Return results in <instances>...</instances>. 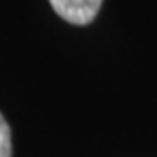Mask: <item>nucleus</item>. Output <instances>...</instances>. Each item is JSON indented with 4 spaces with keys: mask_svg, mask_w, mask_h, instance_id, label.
Returning <instances> with one entry per match:
<instances>
[{
    "mask_svg": "<svg viewBox=\"0 0 157 157\" xmlns=\"http://www.w3.org/2000/svg\"><path fill=\"white\" fill-rule=\"evenodd\" d=\"M55 13L72 25H89L97 17L102 0H49Z\"/></svg>",
    "mask_w": 157,
    "mask_h": 157,
    "instance_id": "nucleus-1",
    "label": "nucleus"
},
{
    "mask_svg": "<svg viewBox=\"0 0 157 157\" xmlns=\"http://www.w3.org/2000/svg\"><path fill=\"white\" fill-rule=\"evenodd\" d=\"M0 157H12V131L0 114Z\"/></svg>",
    "mask_w": 157,
    "mask_h": 157,
    "instance_id": "nucleus-2",
    "label": "nucleus"
}]
</instances>
